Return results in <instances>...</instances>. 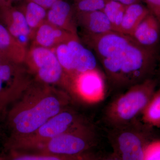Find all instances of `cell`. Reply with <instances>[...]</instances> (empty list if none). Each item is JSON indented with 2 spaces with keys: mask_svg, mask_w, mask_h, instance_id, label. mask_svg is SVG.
I'll return each mask as SVG.
<instances>
[{
  "mask_svg": "<svg viewBox=\"0 0 160 160\" xmlns=\"http://www.w3.org/2000/svg\"><path fill=\"white\" fill-rule=\"evenodd\" d=\"M86 44L116 86L132 87L139 84L149 79L154 69L155 52L142 47L130 36L112 31L89 39Z\"/></svg>",
  "mask_w": 160,
  "mask_h": 160,
  "instance_id": "1",
  "label": "cell"
},
{
  "mask_svg": "<svg viewBox=\"0 0 160 160\" xmlns=\"http://www.w3.org/2000/svg\"><path fill=\"white\" fill-rule=\"evenodd\" d=\"M70 102L71 95L66 90L34 79L3 115L8 133L6 141L33 133Z\"/></svg>",
  "mask_w": 160,
  "mask_h": 160,
  "instance_id": "2",
  "label": "cell"
},
{
  "mask_svg": "<svg viewBox=\"0 0 160 160\" xmlns=\"http://www.w3.org/2000/svg\"><path fill=\"white\" fill-rule=\"evenodd\" d=\"M87 126L76 112L68 106L55 115L33 133L15 139L6 140L4 151L21 152L58 136Z\"/></svg>",
  "mask_w": 160,
  "mask_h": 160,
  "instance_id": "3",
  "label": "cell"
},
{
  "mask_svg": "<svg viewBox=\"0 0 160 160\" xmlns=\"http://www.w3.org/2000/svg\"><path fill=\"white\" fill-rule=\"evenodd\" d=\"M24 63L35 80L62 88L71 95V78L61 66L53 49L30 45Z\"/></svg>",
  "mask_w": 160,
  "mask_h": 160,
  "instance_id": "4",
  "label": "cell"
},
{
  "mask_svg": "<svg viewBox=\"0 0 160 160\" xmlns=\"http://www.w3.org/2000/svg\"><path fill=\"white\" fill-rule=\"evenodd\" d=\"M34 78L24 63L0 54V116L25 92Z\"/></svg>",
  "mask_w": 160,
  "mask_h": 160,
  "instance_id": "5",
  "label": "cell"
},
{
  "mask_svg": "<svg viewBox=\"0 0 160 160\" xmlns=\"http://www.w3.org/2000/svg\"><path fill=\"white\" fill-rule=\"evenodd\" d=\"M95 145L93 133L88 126L66 132L21 152L30 154L74 155L90 150Z\"/></svg>",
  "mask_w": 160,
  "mask_h": 160,
  "instance_id": "6",
  "label": "cell"
},
{
  "mask_svg": "<svg viewBox=\"0 0 160 160\" xmlns=\"http://www.w3.org/2000/svg\"><path fill=\"white\" fill-rule=\"evenodd\" d=\"M156 83L150 79L132 86L112 106L110 115L114 121L125 123L143 111L155 92Z\"/></svg>",
  "mask_w": 160,
  "mask_h": 160,
  "instance_id": "7",
  "label": "cell"
},
{
  "mask_svg": "<svg viewBox=\"0 0 160 160\" xmlns=\"http://www.w3.org/2000/svg\"><path fill=\"white\" fill-rule=\"evenodd\" d=\"M52 49L61 66L71 78L97 68L96 56L83 46L79 38L62 43Z\"/></svg>",
  "mask_w": 160,
  "mask_h": 160,
  "instance_id": "8",
  "label": "cell"
},
{
  "mask_svg": "<svg viewBox=\"0 0 160 160\" xmlns=\"http://www.w3.org/2000/svg\"><path fill=\"white\" fill-rule=\"evenodd\" d=\"M0 23L13 37L28 49L31 45L34 32L17 7L9 3L0 8Z\"/></svg>",
  "mask_w": 160,
  "mask_h": 160,
  "instance_id": "9",
  "label": "cell"
},
{
  "mask_svg": "<svg viewBox=\"0 0 160 160\" xmlns=\"http://www.w3.org/2000/svg\"><path fill=\"white\" fill-rule=\"evenodd\" d=\"M71 94L92 101L102 98L104 92L102 75L97 68L82 72L71 79Z\"/></svg>",
  "mask_w": 160,
  "mask_h": 160,
  "instance_id": "10",
  "label": "cell"
},
{
  "mask_svg": "<svg viewBox=\"0 0 160 160\" xmlns=\"http://www.w3.org/2000/svg\"><path fill=\"white\" fill-rule=\"evenodd\" d=\"M147 143L135 132H122L113 143L114 154L122 160H144Z\"/></svg>",
  "mask_w": 160,
  "mask_h": 160,
  "instance_id": "11",
  "label": "cell"
},
{
  "mask_svg": "<svg viewBox=\"0 0 160 160\" xmlns=\"http://www.w3.org/2000/svg\"><path fill=\"white\" fill-rule=\"evenodd\" d=\"M76 12L73 5L64 0H58L47 10L46 21L78 36Z\"/></svg>",
  "mask_w": 160,
  "mask_h": 160,
  "instance_id": "12",
  "label": "cell"
},
{
  "mask_svg": "<svg viewBox=\"0 0 160 160\" xmlns=\"http://www.w3.org/2000/svg\"><path fill=\"white\" fill-rule=\"evenodd\" d=\"M78 27L82 32L83 38L97 37L113 31L110 22L102 10L77 12Z\"/></svg>",
  "mask_w": 160,
  "mask_h": 160,
  "instance_id": "13",
  "label": "cell"
},
{
  "mask_svg": "<svg viewBox=\"0 0 160 160\" xmlns=\"http://www.w3.org/2000/svg\"><path fill=\"white\" fill-rule=\"evenodd\" d=\"M76 38L79 37L46 20L35 31L31 45L52 49L60 44Z\"/></svg>",
  "mask_w": 160,
  "mask_h": 160,
  "instance_id": "14",
  "label": "cell"
},
{
  "mask_svg": "<svg viewBox=\"0 0 160 160\" xmlns=\"http://www.w3.org/2000/svg\"><path fill=\"white\" fill-rule=\"evenodd\" d=\"M132 38L142 47L155 52L160 39V24L149 12L130 35Z\"/></svg>",
  "mask_w": 160,
  "mask_h": 160,
  "instance_id": "15",
  "label": "cell"
},
{
  "mask_svg": "<svg viewBox=\"0 0 160 160\" xmlns=\"http://www.w3.org/2000/svg\"><path fill=\"white\" fill-rule=\"evenodd\" d=\"M27 50L0 23V54L14 62L24 63Z\"/></svg>",
  "mask_w": 160,
  "mask_h": 160,
  "instance_id": "16",
  "label": "cell"
},
{
  "mask_svg": "<svg viewBox=\"0 0 160 160\" xmlns=\"http://www.w3.org/2000/svg\"><path fill=\"white\" fill-rule=\"evenodd\" d=\"M5 160H99L91 151L74 155L30 154L7 150L3 153Z\"/></svg>",
  "mask_w": 160,
  "mask_h": 160,
  "instance_id": "17",
  "label": "cell"
},
{
  "mask_svg": "<svg viewBox=\"0 0 160 160\" xmlns=\"http://www.w3.org/2000/svg\"><path fill=\"white\" fill-rule=\"evenodd\" d=\"M149 12L148 8L140 2L126 6L118 32L130 36Z\"/></svg>",
  "mask_w": 160,
  "mask_h": 160,
  "instance_id": "18",
  "label": "cell"
},
{
  "mask_svg": "<svg viewBox=\"0 0 160 160\" xmlns=\"http://www.w3.org/2000/svg\"><path fill=\"white\" fill-rule=\"evenodd\" d=\"M17 7L22 12L29 27L34 32L46 20L47 9L37 3L25 0Z\"/></svg>",
  "mask_w": 160,
  "mask_h": 160,
  "instance_id": "19",
  "label": "cell"
},
{
  "mask_svg": "<svg viewBox=\"0 0 160 160\" xmlns=\"http://www.w3.org/2000/svg\"><path fill=\"white\" fill-rule=\"evenodd\" d=\"M126 7L118 2L106 0L105 6L102 11L109 20L113 31H119Z\"/></svg>",
  "mask_w": 160,
  "mask_h": 160,
  "instance_id": "20",
  "label": "cell"
},
{
  "mask_svg": "<svg viewBox=\"0 0 160 160\" xmlns=\"http://www.w3.org/2000/svg\"><path fill=\"white\" fill-rule=\"evenodd\" d=\"M143 112V118L148 125L160 126V89L155 92Z\"/></svg>",
  "mask_w": 160,
  "mask_h": 160,
  "instance_id": "21",
  "label": "cell"
},
{
  "mask_svg": "<svg viewBox=\"0 0 160 160\" xmlns=\"http://www.w3.org/2000/svg\"><path fill=\"white\" fill-rule=\"evenodd\" d=\"M77 12H89L102 10L106 0H72Z\"/></svg>",
  "mask_w": 160,
  "mask_h": 160,
  "instance_id": "22",
  "label": "cell"
},
{
  "mask_svg": "<svg viewBox=\"0 0 160 160\" xmlns=\"http://www.w3.org/2000/svg\"><path fill=\"white\" fill-rule=\"evenodd\" d=\"M144 160H160V141L147 143L144 153Z\"/></svg>",
  "mask_w": 160,
  "mask_h": 160,
  "instance_id": "23",
  "label": "cell"
},
{
  "mask_svg": "<svg viewBox=\"0 0 160 160\" xmlns=\"http://www.w3.org/2000/svg\"><path fill=\"white\" fill-rule=\"evenodd\" d=\"M147 8L160 24V0H145Z\"/></svg>",
  "mask_w": 160,
  "mask_h": 160,
  "instance_id": "24",
  "label": "cell"
},
{
  "mask_svg": "<svg viewBox=\"0 0 160 160\" xmlns=\"http://www.w3.org/2000/svg\"><path fill=\"white\" fill-rule=\"evenodd\" d=\"M38 4L48 10L55 2L58 0H27Z\"/></svg>",
  "mask_w": 160,
  "mask_h": 160,
  "instance_id": "25",
  "label": "cell"
},
{
  "mask_svg": "<svg viewBox=\"0 0 160 160\" xmlns=\"http://www.w3.org/2000/svg\"><path fill=\"white\" fill-rule=\"evenodd\" d=\"M121 3L125 6H127L134 3H139L142 0H110Z\"/></svg>",
  "mask_w": 160,
  "mask_h": 160,
  "instance_id": "26",
  "label": "cell"
},
{
  "mask_svg": "<svg viewBox=\"0 0 160 160\" xmlns=\"http://www.w3.org/2000/svg\"><path fill=\"white\" fill-rule=\"evenodd\" d=\"M102 160H122L119 158L116 155L114 154L110 156L109 157L106 158Z\"/></svg>",
  "mask_w": 160,
  "mask_h": 160,
  "instance_id": "27",
  "label": "cell"
},
{
  "mask_svg": "<svg viewBox=\"0 0 160 160\" xmlns=\"http://www.w3.org/2000/svg\"><path fill=\"white\" fill-rule=\"evenodd\" d=\"M9 3L8 0H0V8Z\"/></svg>",
  "mask_w": 160,
  "mask_h": 160,
  "instance_id": "28",
  "label": "cell"
},
{
  "mask_svg": "<svg viewBox=\"0 0 160 160\" xmlns=\"http://www.w3.org/2000/svg\"><path fill=\"white\" fill-rule=\"evenodd\" d=\"M21 1V0H8L9 3L12 4V3L14 2H18V1Z\"/></svg>",
  "mask_w": 160,
  "mask_h": 160,
  "instance_id": "29",
  "label": "cell"
},
{
  "mask_svg": "<svg viewBox=\"0 0 160 160\" xmlns=\"http://www.w3.org/2000/svg\"><path fill=\"white\" fill-rule=\"evenodd\" d=\"M0 160H5V158L3 154H0Z\"/></svg>",
  "mask_w": 160,
  "mask_h": 160,
  "instance_id": "30",
  "label": "cell"
},
{
  "mask_svg": "<svg viewBox=\"0 0 160 160\" xmlns=\"http://www.w3.org/2000/svg\"><path fill=\"white\" fill-rule=\"evenodd\" d=\"M1 135H2V129H1V126H0V138H1Z\"/></svg>",
  "mask_w": 160,
  "mask_h": 160,
  "instance_id": "31",
  "label": "cell"
}]
</instances>
